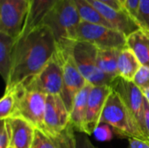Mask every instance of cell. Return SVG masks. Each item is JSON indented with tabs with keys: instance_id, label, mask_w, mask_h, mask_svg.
<instances>
[{
	"instance_id": "d4e9b609",
	"label": "cell",
	"mask_w": 149,
	"mask_h": 148,
	"mask_svg": "<svg viewBox=\"0 0 149 148\" xmlns=\"http://www.w3.org/2000/svg\"><path fill=\"white\" fill-rule=\"evenodd\" d=\"M133 82L143 92L149 89V67L141 66Z\"/></svg>"
},
{
	"instance_id": "7a4b0ae2",
	"label": "cell",
	"mask_w": 149,
	"mask_h": 148,
	"mask_svg": "<svg viewBox=\"0 0 149 148\" xmlns=\"http://www.w3.org/2000/svg\"><path fill=\"white\" fill-rule=\"evenodd\" d=\"M81 19L72 0H60L49 12L42 24L53 32L58 49H71L76 40L77 29Z\"/></svg>"
},
{
	"instance_id": "836d02e7",
	"label": "cell",
	"mask_w": 149,
	"mask_h": 148,
	"mask_svg": "<svg viewBox=\"0 0 149 148\" xmlns=\"http://www.w3.org/2000/svg\"><path fill=\"white\" fill-rule=\"evenodd\" d=\"M120 3L125 6V2H126V0H120Z\"/></svg>"
},
{
	"instance_id": "8fae6325",
	"label": "cell",
	"mask_w": 149,
	"mask_h": 148,
	"mask_svg": "<svg viewBox=\"0 0 149 148\" xmlns=\"http://www.w3.org/2000/svg\"><path fill=\"white\" fill-rule=\"evenodd\" d=\"M86 79L80 73L72 53L65 58L63 65V89L61 98L65 104L69 113L72 108V104L77 93L86 85Z\"/></svg>"
},
{
	"instance_id": "d6a6232c",
	"label": "cell",
	"mask_w": 149,
	"mask_h": 148,
	"mask_svg": "<svg viewBox=\"0 0 149 148\" xmlns=\"http://www.w3.org/2000/svg\"><path fill=\"white\" fill-rule=\"evenodd\" d=\"M143 93H144L145 98L147 99V100L148 101L149 103V89L148 90H146V91H143Z\"/></svg>"
},
{
	"instance_id": "1f68e13d",
	"label": "cell",
	"mask_w": 149,
	"mask_h": 148,
	"mask_svg": "<svg viewBox=\"0 0 149 148\" xmlns=\"http://www.w3.org/2000/svg\"><path fill=\"white\" fill-rule=\"evenodd\" d=\"M100 3H105V4H107L114 9H117V10H122V9H126L125 6L120 3V0H96Z\"/></svg>"
},
{
	"instance_id": "4fadbf2b",
	"label": "cell",
	"mask_w": 149,
	"mask_h": 148,
	"mask_svg": "<svg viewBox=\"0 0 149 148\" xmlns=\"http://www.w3.org/2000/svg\"><path fill=\"white\" fill-rule=\"evenodd\" d=\"M88 1L98 10V11L113 29L122 32L127 38L136 31L141 29L136 20L126 9L117 10L96 0Z\"/></svg>"
},
{
	"instance_id": "9c48e42d",
	"label": "cell",
	"mask_w": 149,
	"mask_h": 148,
	"mask_svg": "<svg viewBox=\"0 0 149 148\" xmlns=\"http://www.w3.org/2000/svg\"><path fill=\"white\" fill-rule=\"evenodd\" d=\"M112 87L116 91L124 100L127 106L139 122L142 131L144 128V102L145 96L143 92L133 82L127 81L120 77H117L112 83ZM146 134V133H145ZM147 136V135H146Z\"/></svg>"
},
{
	"instance_id": "d6986e66",
	"label": "cell",
	"mask_w": 149,
	"mask_h": 148,
	"mask_svg": "<svg viewBox=\"0 0 149 148\" xmlns=\"http://www.w3.org/2000/svg\"><path fill=\"white\" fill-rule=\"evenodd\" d=\"M15 38L0 32V73L5 85L8 84L11 65H12V52L16 43Z\"/></svg>"
},
{
	"instance_id": "4316f807",
	"label": "cell",
	"mask_w": 149,
	"mask_h": 148,
	"mask_svg": "<svg viewBox=\"0 0 149 148\" xmlns=\"http://www.w3.org/2000/svg\"><path fill=\"white\" fill-rule=\"evenodd\" d=\"M10 147V131L6 120H2L0 132V148H9Z\"/></svg>"
},
{
	"instance_id": "7c38bea8",
	"label": "cell",
	"mask_w": 149,
	"mask_h": 148,
	"mask_svg": "<svg viewBox=\"0 0 149 148\" xmlns=\"http://www.w3.org/2000/svg\"><path fill=\"white\" fill-rule=\"evenodd\" d=\"M113 90L112 85H93L88 98L87 113L84 132L85 134L88 136L93 134L95 129L100 124V118L106 102Z\"/></svg>"
},
{
	"instance_id": "ac0fdd59",
	"label": "cell",
	"mask_w": 149,
	"mask_h": 148,
	"mask_svg": "<svg viewBox=\"0 0 149 148\" xmlns=\"http://www.w3.org/2000/svg\"><path fill=\"white\" fill-rule=\"evenodd\" d=\"M127 47L131 49L141 66L149 67V31L140 29L127 38Z\"/></svg>"
},
{
	"instance_id": "e0dca14e",
	"label": "cell",
	"mask_w": 149,
	"mask_h": 148,
	"mask_svg": "<svg viewBox=\"0 0 149 148\" xmlns=\"http://www.w3.org/2000/svg\"><path fill=\"white\" fill-rule=\"evenodd\" d=\"M59 2L60 0H28V14L22 34L41 24L45 17Z\"/></svg>"
},
{
	"instance_id": "3957f363",
	"label": "cell",
	"mask_w": 149,
	"mask_h": 148,
	"mask_svg": "<svg viewBox=\"0 0 149 148\" xmlns=\"http://www.w3.org/2000/svg\"><path fill=\"white\" fill-rule=\"evenodd\" d=\"M100 123L110 125L117 133L128 138H138L149 141L134 114L120 94L114 90L107 98L100 118Z\"/></svg>"
},
{
	"instance_id": "2e32d148",
	"label": "cell",
	"mask_w": 149,
	"mask_h": 148,
	"mask_svg": "<svg viewBox=\"0 0 149 148\" xmlns=\"http://www.w3.org/2000/svg\"><path fill=\"white\" fill-rule=\"evenodd\" d=\"M93 85L86 82V85L77 93L74 98L72 108L70 113V123L73 126L75 132H85V123L87 113V103L91 90Z\"/></svg>"
},
{
	"instance_id": "f1b7e54d",
	"label": "cell",
	"mask_w": 149,
	"mask_h": 148,
	"mask_svg": "<svg viewBox=\"0 0 149 148\" xmlns=\"http://www.w3.org/2000/svg\"><path fill=\"white\" fill-rule=\"evenodd\" d=\"M140 0H126L125 2V8L126 10L131 14V16L135 19L138 5Z\"/></svg>"
},
{
	"instance_id": "44dd1931",
	"label": "cell",
	"mask_w": 149,
	"mask_h": 148,
	"mask_svg": "<svg viewBox=\"0 0 149 148\" xmlns=\"http://www.w3.org/2000/svg\"><path fill=\"white\" fill-rule=\"evenodd\" d=\"M121 50L98 49V66L102 72L115 79L119 77L118 74V60Z\"/></svg>"
},
{
	"instance_id": "6da1fadb",
	"label": "cell",
	"mask_w": 149,
	"mask_h": 148,
	"mask_svg": "<svg viewBox=\"0 0 149 148\" xmlns=\"http://www.w3.org/2000/svg\"><path fill=\"white\" fill-rule=\"evenodd\" d=\"M52 31L39 24L16 40L12 52V65L6 86L18 85L38 73L57 51Z\"/></svg>"
},
{
	"instance_id": "277c9868",
	"label": "cell",
	"mask_w": 149,
	"mask_h": 148,
	"mask_svg": "<svg viewBox=\"0 0 149 148\" xmlns=\"http://www.w3.org/2000/svg\"><path fill=\"white\" fill-rule=\"evenodd\" d=\"M69 55L63 54L57 48V51L43 69L20 85L28 91L41 92L45 95H61L63 65L65 58Z\"/></svg>"
},
{
	"instance_id": "83f0119b",
	"label": "cell",
	"mask_w": 149,
	"mask_h": 148,
	"mask_svg": "<svg viewBox=\"0 0 149 148\" xmlns=\"http://www.w3.org/2000/svg\"><path fill=\"white\" fill-rule=\"evenodd\" d=\"M77 139V148H97L90 140L88 135L79 133H76Z\"/></svg>"
},
{
	"instance_id": "e575fe53",
	"label": "cell",
	"mask_w": 149,
	"mask_h": 148,
	"mask_svg": "<svg viewBox=\"0 0 149 148\" xmlns=\"http://www.w3.org/2000/svg\"><path fill=\"white\" fill-rule=\"evenodd\" d=\"M9 148H12V147H9Z\"/></svg>"
},
{
	"instance_id": "ffe728a7",
	"label": "cell",
	"mask_w": 149,
	"mask_h": 148,
	"mask_svg": "<svg viewBox=\"0 0 149 148\" xmlns=\"http://www.w3.org/2000/svg\"><path fill=\"white\" fill-rule=\"evenodd\" d=\"M141 65L131 49L126 47L120 51L118 60V74L121 79L133 81Z\"/></svg>"
},
{
	"instance_id": "9a60e30c",
	"label": "cell",
	"mask_w": 149,
	"mask_h": 148,
	"mask_svg": "<svg viewBox=\"0 0 149 148\" xmlns=\"http://www.w3.org/2000/svg\"><path fill=\"white\" fill-rule=\"evenodd\" d=\"M6 121L10 131V147H32L35 138V127L20 117H10Z\"/></svg>"
},
{
	"instance_id": "7402d4cb",
	"label": "cell",
	"mask_w": 149,
	"mask_h": 148,
	"mask_svg": "<svg viewBox=\"0 0 149 148\" xmlns=\"http://www.w3.org/2000/svg\"><path fill=\"white\" fill-rule=\"evenodd\" d=\"M72 1L77 8L81 21L113 28L112 25L102 17V15L98 11V10L92 3H89L88 0H72Z\"/></svg>"
},
{
	"instance_id": "cb8c5ba5",
	"label": "cell",
	"mask_w": 149,
	"mask_h": 148,
	"mask_svg": "<svg viewBox=\"0 0 149 148\" xmlns=\"http://www.w3.org/2000/svg\"><path fill=\"white\" fill-rule=\"evenodd\" d=\"M135 20L141 29L149 31V0H140Z\"/></svg>"
},
{
	"instance_id": "ba28073f",
	"label": "cell",
	"mask_w": 149,
	"mask_h": 148,
	"mask_svg": "<svg viewBox=\"0 0 149 148\" xmlns=\"http://www.w3.org/2000/svg\"><path fill=\"white\" fill-rule=\"evenodd\" d=\"M28 0H0V32L17 39L28 14Z\"/></svg>"
},
{
	"instance_id": "5b68a950",
	"label": "cell",
	"mask_w": 149,
	"mask_h": 148,
	"mask_svg": "<svg viewBox=\"0 0 149 148\" xmlns=\"http://www.w3.org/2000/svg\"><path fill=\"white\" fill-rule=\"evenodd\" d=\"M72 58L78 69L87 82L93 85H111L113 79L105 74L98 66V48L83 41H76L72 50Z\"/></svg>"
},
{
	"instance_id": "8992f818",
	"label": "cell",
	"mask_w": 149,
	"mask_h": 148,
	"mask_svg": "<svg viewBox=\"0 0 149 148\" xmlns=\"http://www.w3.org/2000/svg\"><path fill=\"white\" fill-rule=\"evenodd\" d=\"M76 40L88 42L103 50H122L127 47V37L122 32L113 28L84 21L79 24Z\"/></svg>"
},
{
	"instance_id": "f546056e",
	"label": "cell",
	"mask_w": 149,
	"mask_h": 148,
	"mask_svg": "<svg viewBox=\"0 0 149 148\" xmlns=\"http://www.w3.org/2000/svg\"><path fill=\"white\" fill-rule=\"evenodd\" d=\"M129 148H149V141L138 138H128Z\"/></svg>"
},
{
	"instance_id": "5bb4252c",
	"label": "cell",
	"mask_w": 149,
	"mask_h": 148,
	"mask_svg": "<svg viewBox=\"0 0 149 148\" xmlns=\"http://www.w3.org/2000/svg\"><path fill=\"white\" fill-rule=\"evenodd\" d=\"M31 148H77L75 130L71 123L64 130L54 134L36 129Z\"/></svg>"
},
{
	"instance_id": "484cf974",
	"label": "cell",
	"mask_w": 149,
	"mask_h": 148,
	"mask_svg": "<svg viewBox=\"0 0 149 148\" xmlns=\"http://www.w3.org/2000/svg\"><path fill=\"white\" fill-rule=\"evenodd\" d=\"M113 127L106 123H100L95 129L93 135L100 141H109L113 137Z\"/></svg>"
},
{
	"instance_id": "52a82bcc",
	"label": "cell",
	"mask_w": 149,
	"mask_h": 148,
	"mask_svg": "<svg viewBox=\"0 0 149 148\" xmlns=\"http://www.w3.org/2000/svg\"><path fill=\"white\" fill-rule=\"evenodd\" d=\"M17 99L14 115L31 123L35 129H44V118L47 95L26 90L22 85H16Z\"/></svg>"
},
{
	"instance_id": "4dcf8cb0",
	"label": "cell",
	"mask_w": 149,
	"mask_h": 148,
	"mask_svg": "<svg viewBox=\"0 0 149 148\" xmlns=\"http://www.w3.org/2000/svg\"><path fill=\"white\" fill-rule=\"evenodd\" d=\"M144 128L145 133L149 140V103L146 98L144 102Z\"/></svg>"
},
{
	"instance_id": "30bf717a",
	"label": "cell",
	"mask_w": 149,
	"mask_h": 148,
	"mask_svg": "<svg viewBox=\"0 0 149 148\" xmlns=\"http://www.w3.org/2000/svg\"><path fill=\"white\" fill-rule=\"evenodd\" d=\"M70 124V113L60 95H47L44 118V129L48 133H57Z\"/></svg>"
},
{
	"instance_id": "603a6c76",
	"label": "cell",
	"mask_w": 149,
	"mask_h": 148,
	"mask_svg": "<svg viewBox=\"0 0 149 148\" xmlns=\"http://www.w3.org/2000/svg\"><path fill=\"white\" fill-rule=\"evenodd\" d=\"M17 99V86H5V92L0 101V119L7 120L14 115Z\"/></svg>"
}]
</instances>
